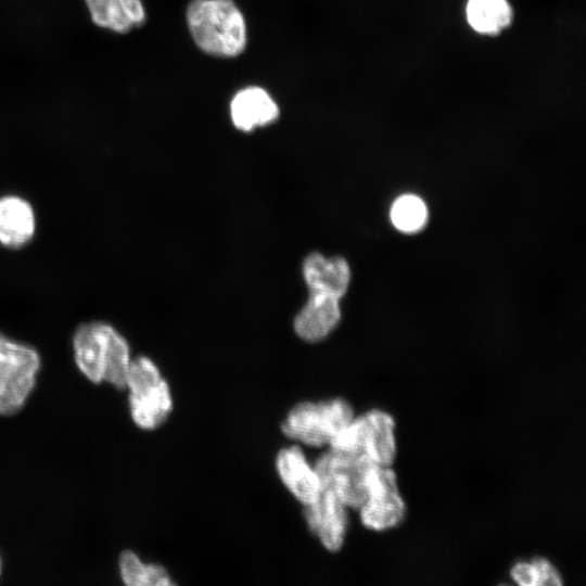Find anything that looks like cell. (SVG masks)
<instances>
[{
  "label": "cell",
  "instance_id": "6da1fadb",
  "mask_svg": "<svg viewBox=\"0 0 586 586\" xmlns=\"http://www.w3.org/2000/svg\"><path fill=\"white\" fill-rule=\"evenodd\" d=\"M75 364L92 383H109L125 390L131 361L127 340L109 322L81 323L73 335Z\"/></svg>",
  "mask_w": 586,
  "mask_h": 586
},
{
  "label": "cell",
  "instance_id": "7a4b0ae2",
  "mask_svg": "<svg viewBox=\"0 0 586 586\" xmlns=\"http://www.w3.org/2000/svg\"><path fill=\"white\" fill-rule=\"evenodd\" d=\"M186 18L194 43L203 52L234 58L244 51L246 23L233 0H191Z\"/></svg>",
  "mask_w": 586,
  "mask_h": 586
},
{
  "label": "cell",
  "instance_id": "3957f363",
  "mask_svg": "<svg viewBox=\"0 0 586 586\" xmlns=\"http://www.w3.org/2000/svg\"><path fill=\"white\" fill-rule=\"evenodd\" d=\"M125 390L131 419L141 430H155L169 417L174 405L170 387L152 359L131 358Z\"/></svg>",
  "mask_w": 586,
  "mask_h": 586
},
{
  "label": "cell",
  "instance_id": "277c9868",
  "mask_svg": "<svg viewBox=\"0 0 586 586\" xmlns=\"http://www.w3.org/2000/svg\"><path fill=\"white\" fill-rule=\"evenodd\" d=\"M354 417L353 407L343 398L302 402L286 413L281 431L298 444L323 447L329 446Z\"/></svg>",
  "mask_w": 586,
  "mask_h": 586
},
{
  "label": "cell",
  "instance_id": "5b68a950",
  "mask_svg": "<svg viewBox=\"0 0 586 586\" xmlns=\"http://www.w3.org/2000/svg\"><path fill=\"white\" fill-rule=\"evenodd\" d=\"M395 421L381 409L354 417L331 441L328 448L361 456L370 462L391 467L396 456Z\"/></svg>",
  "mask_w": 586,
  "mask_h": 586
},
{
  "label": "cell",
  "instance_id": "8992f818",
  "mask_svg": "<svg viewBox=\"0 0 586 586\" xmlns=\"http://www.w3.org/2000/svg\"><path fill=\"white\" fill-rule=\"evenodd\" d=\"M40 362L33 346L0 333V415L22 409L35 387Z\"/></svg>",
  "mask_w": 586,
  "mask_h": 586
},
{
  "label": "cell",
  "instance_id": "52a82bcc",
  "mask_svg": "<svg viewBox=\"0 0 586 586\" xmlns=\"http://www.w3.org/2000/svg\"><path fill=\"white\" fill-rule=\"evenodd\" d=\"M366 458L328 448L314 463L322 489L333 493L347 508L358 510L367 494L371 466Z\"/></svg>",
  "mask_w": 586,
  "mask_h": 586
},
{
  "label": "cell",
  "instance_id": "ba28073f",
  "mask_svg": "<svg viewBox=\"0 0 586 586\" xmlns=\"http://www.w3.org/2000/svg\"><path fill=\"white\" fill-rule=\"evenodd\" d=\"M358 510L361 523L371 531H386L404 520L406 506L391 467L371 466L366 498Z\"/></svg>",
  "mask_w": 586,
  "mask_h": 586
},
{
  "label": "cell",
  "instance_id": "9c48e42d",
  "mask_svg": "<svg viewBox=\"0 0 586 586\" xmlns=\"http://www.w3.org/2000/svg\"><path fill=\"white\" fill-rule=\"evenodd\" d=\"M303 508L309 531L323 548L331 552L339 551L347 531V507L333 493L322 489L314 502Z\"/></svg>",
  "mask_w": 586,
  "mask_h": 586
},
{
  "label": "cell",
  "instance_id": "30bf717a",
  "mask_svg": "<svg viewBox=\"0 0 586 586\" xmlns=\"http://www.w3.org/2000/svg\"><path fill=\"white\" fill-rule=\"evenodd\" d=\"M275 468L285 488L304 507L314 502L322 492L321 482L300 445L281 448Z\"/></svg>",
  "mask_w": 586,
  "mask_h": 586
},
{
  "label": "cell",
  "instance_id": "8fae6325",
  "mask_svg": "<svg viewBox=\"0 0 586 586\" xmlns=\"http://www.w3.org/2000/svg\"><path fill=\"white\" fill-rule=\"evenodd\" d=\"M341 320L340 298L309 291L305 305L294 318L295 333L306 342L327 337Z\"/></svg>",
  "mask_w": 586,
  "mask_h": 586
},
{
  "label": "cell",
  "instance_id": "7c38bea8",
  "mask_svg": "<svg viewBox=\"0 0 586 586\" xmlns=\"http://www.w3.org/2000/svg\"><path fill=\"white\" fill-rule=\"evenodd\" d=\"M279 106L272 97L258 86L239 90L230 102L233 126L244 132L272 124L279 117Z\"/></svg>",
  "mask_w": 586,
  "mask_h": 586
},
{
  "label": "cell",
  "instance_id": "4fadbf2b",
  "mask_svg": "<svg viewBox=\"0 0 586 586\" xmlns=\"http://www.w3.org/2000/svg\"><path fill=\"white\" fill-rule=\"evenodd\" d=\"M303 277L309 291L330 294L341 300L347 292L352 272L345 258L313 253L303 263Z\"/></svg>",
  "mask_w": 586,
  "mask_h": 586
},
{
  "label": "cell",
  "instance_id": "5bb4252c",
  "mask_svg": "<svg viewBox=\"0 0 586 586\" xmlns=\"http://www.w3.org/2000/svg\"><path fill=\"white\" fill-rule=\"evenodd\" d=\"M92 23L115 34H127L146 20L142 0H84Z\"/></svg>",
  "mask_w": 586,
  "mask_h": 586
},
{
  "label": "cell",
  "instance_id": "9a60e30c",
  "mask_svg": "<svg viewBox=\"0 0 586 586\" xmlns=\"http://www.w3.org/2000/svg\"><path fill=\"white\" fill-rule=\"evenodd\" d=\"M35 231V212L28 201L18 195L0 198V244L22 247L33 239Z\"/></svg>",
  "mask_w": 586,
  "mask_h": 586
},
{
  "label": "cell",
  "instance_id": "2e32d148",
  "mask_svg": "<svg viewBox=\"0 0 586 586\" xmlns=\"http://www.w3.org/2000/svg\"><path fill=\"white\" fill-rule=\"evenodd\" d=\"M119 574L128 586H170L175 583L160 564L144 563L131 550H124L118 560Z\"/></svg>",
  "mask_w": 586,
  "mask_h": 586
},
{
  "label": "cell",
  "instance_id": "e0dca14e",
  "mask_svg": "<svg viewBox=\"0 0 586 586\" xmlns=\"http://www.w3.org/2000/svg\"><path fill=\"white\" fill-rule=\"evenodd\" d=\"M511 15L507 0H469L467 7L470 25L483 34L499 33L508 26Z\"/></svg>",
  "mask_w": 586,
  "mask_h": 586
},
{
  "label": "cell",
  "instance_id": "ac0fdd59",
  "mask_svg": "<svg viewBox=\"0 0 586 586\" xmlns=\"http://www.w3.org/2000/svg\"><path fill=\"white\" fill-rule=\"evenodd\" d=\"M390 217L394 227L405 233L420 231L428 221V207L416 194H403L392 204Z\"/></svg>",
  "mask_w": 586,
  "mask_h": 586
},
{
  "label": "cell",
  "instance_id": "d6986e66",
  "mask_svg": "<svg viewBox=\"0 0 586 586\" xmlns=\"http://www.w3.org/2000/svg\"><path fill=\"white\" fill-rule=\"evenodd\" d=\"M510 574L514 582L522 586L562 584L557 569L544 558L518 562L512 566Z\"/></svg>",
  "mask_w": 586,
  "mask_h": 586
}]
</instances>
